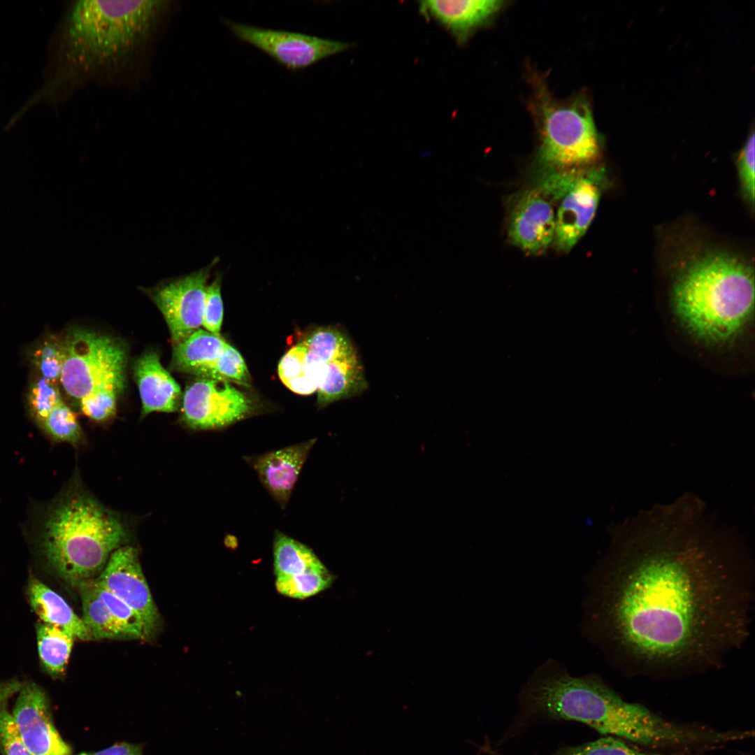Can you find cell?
Wrapping results in <instances>:
<instances>
[{"instance_id":"1","label":"cell","mask_w":755,"mask_h":755,"mask_svg":"<svg viewBox=\"0 0 755 755\" xmlns=\"http://www.w3.org/2000/svg\"><path fill=\"white\" fill-rule=\"evenodd\" d=\"M693 498L627 521L595 579L592 627L625 672L721 667L749 638L754 571L745 542Z\"/></svg>"},{"instance_id":"2","label":"cell","mask_w":755,"mask_h":755,"mask_svg":"<svg viewBox=\"0 0 755 755\" xmlns=\"http://www.w3.org/2000/svg\"><path fill=\"white\" fill-rule=\"evenodd\" d=\"M175 8L163 0L75 2L65 31L72 71L89 85L138 80Z\"/></svg>"},{"instance_id":"3","label":"cell","mask_w":755,"mask_h":755,"mask_svg":"<svg viewBox=\"0 0 755 755\" xmlns=\"http://www.w3.org/2000/svg\"><path fill=\"white\" fill-rule=\"evenodd\" d=\"M751 267L724 252L693 261L680 274L672 291L673 313L687 333L712 345L733 341L744 329L754 306Z\"/></svg>"},{"instance_id":"4","label":"cell","mask_w":755,"mask_h":755,"mask_svg":"<svg viewBox=\"0 0 755 755\" xmlns=\"http://www.w3.org/2000/svg\"><path fill=\"white\" fill-rule=\"evenodd\" d=\"M122 519L90 494H69L51 510L43 529L42 549L48 564L76 587L94 579L111 554L128 540Z\"/></svg>"},{"instance_id":"5","label":"cell","mask_w":755,"mask_h":755,"mask_svg":"<svg viewBox=\"0 0 755 755\" xmlns=\"http://www.w3.org/2000/svg\"><path fill=\"white\" fill-rule=\"evenodd\" d=\"M529 108L539 139L538 159L551 171L580 169L594 163L601 140L587 95L582 92L556 99L546 80L531 76Z\"/></svg>"},{"instance_id":"6","label":"cell","mask_w":755,"mask_h":755,"mask_svg":"<svg viewBox=\"0 0 755 755\" xmlns=\"http://www.w3.org/2000/svg\"><path fill=\"white\" fill-rule=\"evenodd\" d=\"M64 345L59 380L70 396L80 399L99 389L122 391L127 362L122 343L106 335L76 329Z\"/></svg>"},{"instance_id":"7","label":"cell","mask_w":755,"mask_h":755,"mask_svg":"<svg viewBox=\"0 0 755 755\" xmlns=\"http://www.w3.org/2000/svg\"><path fill=\"white\" fill-rule=\"evenodd\" d=\"M224 24L239 40L282 64L298 70L349 49L352 43L281 30L263 29L230 20Z\"/></svg>"},{"instance_id":"8","label":"cell","mask_w":755,"mask_h":755,"mask_svg":"<svg viewBox=\"0 0 755 755\" xmlns=\"http://www.w3.org/2000/svg\"><path fill=\"white\" fill-rule=\"evenodd\" d=\"M252 401L231 382L201 378L189 385L182 401V420L194 429H217L253 414Z\"/></svg>"},{"instance_id":"9","label":"cell","mask_w":755,"mask_h":755,"mask_svg":"<svg viewBox=\"0 0 755 755\" xmlns=\"http://www.w3.org/2000/svg\"><path fill=\"white\" fill-rule=\"evenodd\" d=\"M214 263L149 290L166 321L174 345L202 325L207 282Z\"/></svg>"},{"instance_id":"10","label":"cell","mask_w":755,"mask_h":755,"mask_svg":"<svg viewBox=\"0 0 755 755\" xmlns=\"http://www.w3.org/2000/svg\"><path fill=\"white\" fill-rule=\"evenodd\" d=\"M95 580L131 607L141 617L150 635L155 631L159 614L134 547L124 545L115 550Z\"/></svg>"},{"instance_id":"11","label":"cell","mask_w":755,"mask_h":755,"mask_svg":"<svg viewBox=\"0 0 755 755\" xmlns=\"http://www.w3.org/2000/svg\"><path fill=\"white\" fill-rule=\"evenodd\" d=\"M13 710L20 735L31 755H71V749L56 729L48 698L33 682L23 684Z\"/></svg>"},{"instance_id":"12","label":"cell","mask_w":755,"mask_h":755,"mask_svg":"<svg viewBox=\"0 0 755 755\" xmlns=\"http://www.w3.org/2000/svg\"><path fill=\"white\" fill-rule=\"evenodd\" d=\"M578 170L559 199L554 240L559 250L569 252L584 236L596 214L600 199L594 173Z\"/></svg>"},{"instance_id":"13","label":"cell","mask_w":755,"mask_h":755,"mask_svg":"<svg viewBox=\"0 0 755 755\" xmlns=\"http://www.w3.org/2000/svg\"><path fill=\"white\" fill-rule=\"evenodd\" d=\"M555 215L551 203L538 190L525 192L510 217V240L527 253L542 254L554 240Z\"/></svg>"},{"instance_id":"14","label":"cell","mask_w":755,"mask_h":755,"mask_svg":"<svg viewBox=\"0 0 755 755\" xmlns=\"http://www.w3.org/2000/svg\"><path fill=\"white\" fill-rule=\"evenodd\" d=\"M316 439L294 444L262 454L245 456L263 486L285 509L303 464Z\"/></svg>"},{"instance_id":"15","label":"cell","mask_w":755,"mask_h":755,"mask_svg":"<svg viewBox=\"0 0 755 755\" xmlns=\"http://www.w3.org/2000/svg\"><path fill=\"white\" fill-rule=\"evenodd\" d=\"M504 4L505 1L497 0H430L420 2V10L447 28L461 44L477 29L491 22Z\"/></svg>"},{"instance_id":"16","label":"cell","mask_w":755,"mask_h":755,"mask_svg":"<svg viewBox=\"0 0 755 755\" xmlns=\"http://www.w3.org/2000/svg\"><path fill=\"white\" fill-rule=\"evenodd\" d=\"M134 370L143 415L154 411L169 412L176 410L180 387L161 366L156 352L143 354L135 363Z\"/></svg>"},{"instance_id":"17","label":"cell","mask_w":755,"mask_h":755,"mask_svg":"<svg viewBox=\"0 0 755 755\" xmlns=\"http://www.w3.org/2000/svg\"><path fill=\"white\" fill-rule=\"evenodd\" d=\"M28 596L34 611L43 623L66 628L82 640H92L82 619L62 596L41 581L34 577L29 581Z\"/></svg>"},{"instance_id":"18","label":"cell","mask_w":755,"mask_h":755,"mask_svg":"<svg viewBox=\"0 0 755 755\" xmlns=\"http://www.w3.org/2000/svg\"><path fill=\"white\" fill-rule=\"evenodd\" d=\"M326 364L319 361L300 342L289 349L278 364V375L291 391L301 395L317 391L322 382Z\"/></svg>"},{"instance_id":"19","label":"cell","mask_w":755,"mask_h":755,"mask_svg":"<svg viewBox=\"0 0 755 755\" xmlns=\"http://www.w3.org/2000/svg\"><path fill=\"white\" fill-rule=\"evenodd\" d=\"M226 344L220 336L198 329L174 345L171 368L203 377Z\"/></svg>"},{"instance_id":"20","label":"cell","mask_w":755,"mask_h":755,"mask_svg":"<svg viewBox=\"0 0 755 755\" xmlns=\"http://www.w3.org/2000/svg\"><path fill=\"white\" fill-rule=\"evenodd\" d=\"M368 387L364 370L357 354L326 364L325 375L317 389L319 407L357 395Z\"/></svg>"},{"instance_id":"21","label":"cell","mask_w":755,"mask_h":755,"mask_svg":"<svg viewBox=\"0 0 755 755\" xmlns=\"http://www.w3.org/2000/svg\"><path fill=\"white\" fill-rule=\"evenodd\" d=\"M76 587L82 606L81 619L92 639L130 638L100 598L95 579L82 582Z\"/></svg>"},{"instance_id":"22","label":"cell","mask_w":755,"mask_h":755,"mask_svg":"<svg viewBox=\"0 0 755 755\" xmlns=\"http://www.w3.org/2000/svg\"><path fill=\"white\" fill-rule=\"evenodd\" d=\"M273 559L276 577L300 575L324 565L310 548L280 531L275 533Z\"/></svg>"},{"instance_id":"23","label":"cell","mask_w":755,"mask_h":755,"mask_svg":"<svg viewBox=\"0 0 755 755\" xmlns=\"http://www.w3.org/2000/svg\"><path fill=\"white\" fill-rule=\"evenodd\" d=\"M36 634L38 654L45 668L52 675L61 674L76 637L66 628L45 623L38 624Z\"/></svg>"},{"instance_id":"24","label":"cell","mask_w":755,"mask_h":755,"mask_svg":"<svg viewBox=\"0 0 755 755\" xmlns=\"http://www.w3.org/2000/svg\"><path fill=\"white\" fill-rule=\"evenodd\" d=\"M301 343L319 361L328 364L343 359L356 354L354 348L346 335L333 328H319Z\"/></svg>"},{"instance_id":"25","label":"cell","mask_w":755,"mask_h":755,"mask_svg":"<svg viewBox=\"0 0 755 755\" xmlns=\"http://www.w3.org/2000/svg\"><path fill=\"white\" fill-rule=\"evenodd\" d=\"M334 579V575L323 565L300 575L276 577L275 587L284 596L304 599L329 588Z\"/></svg>"},{"instance_id":"26","label":"cell","mask_w":755,"mask_h":755,"mask_svg":"<svg viewBox=\"0 0 755 755\" xmlns=\"http://www.w3.org/2000/svg\"><path fill=\"white\" fill-rule=\"evenodd\" d=\"M549 755H696L688 752L657 753L633 748L614 737L607 736L577 746L561 748Z\"/></svg>"},{"instance_id":"27","label":"cell","mask_w":755,"mask_h":755,"mask_svg":"<svg viewBox=\"0 0 755 755\" xmlns=\"http://www.w3.org/2000/svg\"><path fill=\"white\" fill-rule=\"evenodd\" d=\"M202 378L233 382L245 387L250 381L243 357L228 343Z\"/></svg>"},{"instance_id":"28","label":"cell","mask_w":755,"mask_h":755,"mask_svg":"<svg viewBox=\"0 0 755 755\" xmlns=\"http://www.w3.org/2000/svg\"><path fill=\"white\" fill-rule=\"evenodd\" d=\"M97 592L114 618L131 638L145 639L150 634L141 617L128 605L98 584Z\"/></svg>"},{"instance_id":"29","label":"cell","mask_w":755,"mask_h":755,"mask_svg":"<svg viewBox=\"0 0 755 755\" xmlns=\"http://www.w3.org/2000/svg\"><path fill=\"white\" fill-rule=\"evenodd\" d=\"M41 423L57 440L76 444L81 439L82 431L76 415L62 401Z\"/></svg>"},{"instance_id":"30","label":"cell","mask_w":755,"mask_h":755,"mask_svg":"<svg viewBox=\"0 0 755 755\" xmlns=\"http://www.w3.org/2000/svg\"><path fill=\"white\" fill-rule=\"evenodd\" d=\"M64 359V344L51 338L44 341L34 354V363L42 377L55 382L60 378Z\"/></svg>"},{"instance_id":"31","label":"cell","mask_w":755,"mask_h":755,"mask_svg":"<svg viewBox=\"0 0 755 755\" xmlns=\"http://www.w3.org/2000/svg\"><path fill=\"white\" fill-rule=\"evenodd\" d=\"M29 399L31 408L40 422L62 401L56 382L43 377L32 385Z\"/></svg>"},{"instance_id":"32","label":"cell","mask_w":755,"mask_h":755,"mask_svg":"<svg viewBox=\"0 0 755 755\" xmlns=\"http://www.w3.org/2000/svg\"><path fill=\"white\" fill-rule=\"evenodd\" d=\"M117 393L110 389H99L80 398L82 412L89 418L103 421L115 411Z\"/></svg>"},{"instance_id":"33","label":"cell","mask_w":755,"mask_h":755,"mask_svg":"<svg viewBox=\"0 0 755 755\" xmlns=\"http://www.w3.org/2000/svg\"><path fill=\"white\" fill-rule=\"evenodd\" d=\"M223 320V303L221 295V278L217 275L208 285L202 325L206 331L220 336Z\"/></svg>"},{"instance_id":"34","label":"cell","mask_w":755,"mask_h":755,"mask_svg":"<svg viewBox=\"0 0 755 755\" xmlns=\"http://www.w3.org/2000/svg\"><path fill=\"white\" fill-rule=\"evenodd\" d=\"M755 134L754 129L748 136L745 144L738 158V168L740 185L744 194L752 205L754 202L755 173L754 153Z\"/></svg>"},{"instance_id":"35","label":"cell","mask_w":755,"mask_h":755,"mask_svg":"<svg viewBox=\"0 0 755 755\" xmlns=\"http://www.w3.org/2000/svg\"><path fill=\"white\" fill-rule=\"evenodd\" d=\"M0 752L3 755H31L6 704L0 710Z\"/></svg>"},{"instance_id":"36","label":"cell","mask_w":755,"mask_h":755,"mask_svg":"<svg viewBox=\"0 0 755 755\" xmlns=\"http://www.w3.org/2000/svg\"><path fill=\"white\" fill-rule=\"evenodd\" d=\"M94 755H142L139 745L121 742L116 743Z\"/></svg>"},{"instance_id":"37","label":"cell","mask_w":755,"mask_h":755,"mask_svg":"<svg viewBox=\"0 0 755 755\" xmlns=\"http://www.w3.org/2000/svg\"><path fill=\"white\" fill-rule=\"evenodd\" d=\"M22 684L16 680L0 682V710L10 696L20 690Z\"/></svg>"},{"instance_id":"38","label":"cell","mask_w":755,"mask_h":755,"mask_svg":"<svg viewBox=\"0 0 755 755\" xmlns=\"http://www.w3.org/2000/svg\"><path fill=\"white\" fill-rule=\"evenodd\" d=\"M78 755H91V754H89L87 753H81V754H80Z\"/></svg>"}]
</instances>
